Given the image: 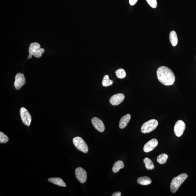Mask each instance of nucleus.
Wrapping results in <instances>:
<instances>
[{
    "label": "nucleus",
    "instance_id": "15",
    "mask_svg": "<svg viewBox=\"0 0 196 196\" xmlns=\"http://www.w3.org/2000/svg\"><path fill=\"white\" fill-rule=\"evenodd\" d=\"M169 39L171 44L174 47L177 45L178 42V38L176 32L172 31L170 32L169 35Z\"/></svg>",
    "mask_w": 196,
    "mask_h": 196
},
{
    "label": "nucleus",
    "instance_id": "21",
    "mask_svg": "<svg viewBox=\"0 0 196 196\" xmlns=\"http://www.w3.org/2000/svg\"><path fill=\"white\" fill-rule=\"evenodd\" d=\"M115 74L118 78L121 79H122L126 76L125 71L122 68L118 69L116 71Z\"/></svg>",
    "mask_w": 196,
    "mask_h": 196
},
{
    "label": "nucleus",
    "instance_id": "4",
    "mask_svg": "<svg viewBox=\"0 0 196 196\" xmlns=\"http://www.w3.org/2000/svg\"><path fill=\"white\" fill-rule=\"evenodd\" d=\"M158 125L157 120L156 119H151L143 124L141 128V132L144 134L150 133L156 129Z\"/></svg>",
    "mask_w": 196,
    "mask_h": 196
},
{
    "label": "nucleus",
    "instance_id": "11",
    "mask_svg": "<svg viewBox=\"0 0 196 196\" xmlns=\"http://www.w3.org/2000/svg\"><path fill=\"white\" fill-rule=\"evenodd\" d=\"M124 99L125 96L123 94L118 93L112 96L109 101L112 105L116 106L120 104L124 101Z\"/></svg>",
    "mask_w": 196,
    "mask_h": 196
},
{
    "label": "nucleus",
    "instance_id": "16",
    "mask_svg": "<svg viewBox=\"0 0 196 196\" xmlns=\"http://www.w3.org/2000/svg\"><path fill=\"white\" fill-rule=\"evenodd\" d=\"M124 164L122 161H118L115 162L114 164L112 170L114 173L119 172L121 169L124 168Z\"/></svg>",
    "mask_w": 196,
    "mask_h": 196
},
{
    "label": "nucleus",
    "instance_id": "3",
    "mask_svg": "<svg viewBox=\"0 0 196 196\" xmlns=\"http://www.w3.org/2000/svg\"><path fill=\"white\" fill-rule=\"evenodd\" d=\"M41 48L40 44L37 42L32 43L30 44L29 50V55L27 59L31 58L32 56H34L36 58H40L42 56V54L45 52L44 49Z\"/></svg>",
    "mask_w": 196,
    "mask_h": 196
},
{
    "label": "nucleus",
    "instance_id": "13",
    "mask_svg": "<svg viewBox=\"0 0 196 196\" xmlns=\"http://www.w3.org/2000/svg\"><path fill=\"white\" fill-rule=\"evenodd\" d=\"M131 119V115L129 114L123 116L120 119V123H119V127L120 128L124 129L125 128L130 122Z\"/></svg>",
    "mask_w": 196,
    "mask_h": 196
},
{
    "label": "nucleus",
    "instance_id": "6",
    "mask_svg": "<svg viewBox=\"0 0 196 196\" xmlns=\"http://www.w3.org/2000/svg\"><path fill=\"white\" fill-rule=\"evenodd\" d=\"M20 114L23 123L25 125L29 126L32 121L31 115L29 112L25 108L22 107L20 110Z\"/></svg>",
    "mask_w": 196,
    "mask_h": 196
},
{
    "label": "nucleus",
    "instance_id": "8",
    "mask_svg": "<svg viewBox=\"0 0 196 196\" xmlns=\"http://www.w3.org/2000/svg\"><path fill=\"white\" fill-rule=\"evenodd\" d=\"M25 83L26 79L24 74H21V73H18L16 75L15 81L14 83V86L16 90H20Z\"/></svg>",
    "mask_w": 196,
    "mask_h": 196
},
{
    "label": "nucleus",
    "instance_id": "10",
    "mask_svg": "<svg viewBox=\"0 0 196 196\" xmlns=\"http://www.w3.org/2000/svg\"><path fill=\"white\" fill-rule=\"evenodd\" d=\"M93 125L95 129L100 132H103L105 131V127L103 121L97 117L93 118L92 119Z\"/></svg>",
    "mask_w": 196,
    "mask_h": 196
},
{
    "label": "nucleus",
    "instance_id": "2",
    "mask_svg": "<svg viewBox=\"0 0 196 196\" xmlns=\"http://www.w3.org/2000/svg\"><path fill=\"white\" fill-rule=\"evenodd\" d=\"M188 174L182 173L174 178L171 182L170 189L172 193H175L179 189L180 186L188 177Z\"/></svg>",
    "mask_w": 196,
    "mask_h": 196
},
{
    "label": "nucleus",
    "instance_id": "9",
    "mask_svg": "<svg viewBox=\"0 0 196 196\" xmlns=\"http://www.w3.org/2000/svg\"><path fill=\"white\" fill-rule=\"evenodd\" d=\"M75 175L76 179L81 183H84L87 179V173L81 167H78L75 170Z\"/></svg>",
    "mask_w": 196,
    "mask_h": 196
},
{
    "label": "nucleus",
    "instance_id": "20",
    "mask_svg": "<svg viewBox=\"0 0 196 196\" xmlns=\"http://www.w3.org/2000/svg\"><path fill=\"white\" fill-rule=\"evenodd\" d=\"M113 81L109 79V77L107 75H105L102 81V85L103 86L107 87L113 84Z\"/></svg>",
    "mask_w": 196,
    "mask_h": 196
},
{
    "label": "nucleus",
    "instance_id": "24",
    "mask_svg": "<svg viewBox=\"0 0 196 196\" xmlns=\"http://www.w3.org/2000/svg\"><path fill=\"white\" fill-rule=\"evenodd\" d=\"M138 1V0H129V2L131 6H133L136 4Z\"/></svg>",
    "mask_w": 196,
    "mask_h": 196
},
{
    "label": "nucleus",
    "instance_id": "22",
    "mask_svg": "<svg viewBox=\"0 0 196 196\" xmlns=\"http://www.w3.org/2000/svg\"><path fill=\"white\" fill-rule=\"evenodd\" d=\"M8 137L2 132H0V143L5 144L8 141Z\"/></svg>",
    "mask_w": 196,
    "mask_h": 196
},
{
    "label": "nucleus",
    "instance_id": "1",
    "mask_svg": "<svg viewBox=\"0 0 196 196\" xmlns=\"http://www.w3.org/2000/svg\"><path fill=\"white\" fill-rule=\"evenodd\" d=\"M156 74L158 81L166 86L173 84L175 81V76L173 72L167 67H159L156 71Z\"/></svg>",
    "mask_w": 196,
    "mask_h": 196
},
{
    "label": "nucleus",
    "instance_id": "23",
    "mask_svg": "<svg viewBox=\"0 0 196 196\" xmlns=\"http://www.w3.org/2000/svg\"><path fill=\"white\" fill-rule=\"evenodd\" d=\"M149 5L153 8H156L157 6V2L156 0H147Z\"/></svg>",
    "mask_w": 196,
    "mask_h": 196
},
{
    "label": "nucleus",
    "instance_id": "18",
    "mask_svg": "<svg viewBox=\"0 0 196 196\" xmlns=\"http://www.w3.org/2000/svg\"><path fill=\"white\" fill-rule=\"evenodd\" d=\"M146 168L148 170H151L154 168V166L152 161L148 158H145L144 160Z\"/></svg>",
    "mask_w": 196,
    "mask_h": 196
},
{
    "label": "nucleus",
    "instance_id": "17",
    "mask_svg": "<svg viewBox=\"0 0 196 196\" xmlns=\"http://www.w3.org/2000/svg\"><path fill=\"white\" fill-rule=\"evenodd\" d=\"M137 182L142 185H147L151 184V180L150 178L147 176H142L137 179Z\"/></svg>",
    "mask_w": 196,
    "mask_h": 196
},
{
    "label": "nucleus",
    "instance_id": "19",
    "mask_svg": "<svg viewBox=\"0 0 196 196\" xmlns=\"http://www.w3.org/2000/svg\"><path fill=\"white\" fill-rule=\"evenodd\" d=\"M168 156L166 154H162L158 156L157 158V161L160 164H164L167 161Z\"/></svg>",
    "mask_w": 196,
    "mask_h": 196
},
{
    "label": "nucleus",
    "instance_id": "7",
    "mask_svg": "<svg viewBox=\"0 0 196 196\" xmlns=\"http://www.w3.org/2000/svg\"><path fill=\"white\" fill-rule=\"evenodd\" d=\"M186 129V124L182 120H178L174 126L175 134L178 137L182 136Z\"/></svg>",
    "mask_w": 196,
    "mask_h": 196
},
{
    "label": "nucleus",
    "instance_id": "14",
    "mask_svg": "<svg viewBox=\"0 0 196 196\" xmlns=\"http://www.w3.org/2000/svg\"><path fill=\"white\" fill-rule=\"evenodd\" d=\"M48 181L55 185L58 186L65 187L66 185L64 181L59 178H51L48 179Z\"/></svg>",
    "mask_w": 196,
    "mask_h": 196
},
{
    "label": "nucleus",
    "instance_id": "5",
    "mask_svg": "<svg viewBox=\"0 0 196 196\" xmlns=\"http://www.w3.org/2000/svg\"><path fill=\"white\" fill-rule=\"evenodd\" d=\"M73 142L75 147L78 150L84 153L88 151V147L84 140L79 137H76L73 139Z\"/></svg>",
    "mask_w": 196,
    "mask_h": 196
},
{
    "label": "nucleus",
    "instance_id": "25",
    "mask_svg": "<svg viewBox=\"0 0 196 196\" xmlns=\"http://www.w3.org/2000/svg\"><path fill=\"white\" fill-rule=\"evenodd\" d=\"M122 195V194L120 192H116L114 193L112 195V196H121Z\"/></svg>",
    "mask_w": 196,
    "mask_h": 196
},
{
    "label": "nucleus",
    "instance_id": "12",
    "mask_svg": "<svg viewBox=\"0 0 196 196\" xmlns=\"http://www.w3.org/2000/svg\"><path fill=\"white\" fill-rule=\"evenodd\" d=\"M158 145V140L156 139H152L147 142L144 145V150L146 153L150 152L156 147Z\"/></svg>",
    "mask_w": 196,
    "mask_h": 196
}]
</instances>
